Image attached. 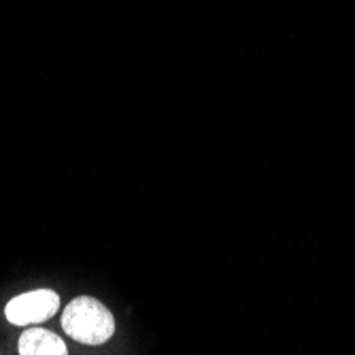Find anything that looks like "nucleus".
Instances as JSON below:
<instances>
[{"label": "nucleus", "instance_id": "f257e3e1", "mask_svg": "<svg viewBox=\"0 0 355 355\" xmlns=\"http://www.w3.org/2000/svg\"><path fill=\"white\" fill-rule=\"evenodd\" d=\"M62 328L77 343L103 345L115 332V319L103 302L79 296L64 311Z\"/></svg>", "mask_w": 355, "mask_h": 355}, {"label": "nucleus", "instance_id": "f03ea898", "mask_svg": "<svg viewBox=\"0 0 355 355\" xmlns=\"http://www.w3.org/2000/svg\"><path fill=\"white\" fill-rule=\"evenodd\" d=\"M60 298L51 289H35L9 300L5 315L13 326H35L58 313Z\"/></svg>", "mask_w": 355, "mask_h": 355}, {"label": "nucleus", "instance_id": "7ed1b4c3", "mask_svg": "<svg viewBox=\"0 0 355 355\" xmlns=\"http://www.w3.org/2000/svg\"><path fill=\"white\" fill-rule=\"evenodd\" d=\"M17 353L21 355H64L69 353L67 345L53 332H47L43 328H30L19 336Z\"/></svg>", "mask_w": 355, "mask_h": 355}]
</instances>
